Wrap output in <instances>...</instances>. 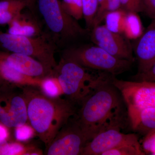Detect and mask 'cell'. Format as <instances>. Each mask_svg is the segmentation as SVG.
Segmentation results:
<instances>
[{"label": "cell", "instance_id": "obj_7", "mask_svg": "<svg viewBox=\"0 0 155 155\" xmlns=\"http://www.w3.org/2000/svg\"><path fill=\"white\" fill-rule=\"evenodd\" d=\"M88 140L76 120L67 122L47 146V155H81Z\"/></svg>", "mask_w": 155, "mask_h": 155}, {"label": "cell", "instance_id": "obj_13", "mask_svg": "<svg viewBox=\"0 0 155 155\" xmlns=\"http://www.w3.org/2000/svg\"><path fill=\"white\" fill-rule=\"evenodd\" d=\"M149 28L139 38L135 54L138 73L146 72L155 62V19Z\"/></svg>", "mask_w": 155, "mask_h": 155}, {"label": "cell", "instance_id": "obj_24", "mask_svg": "<svg viewBox=\"0 0 155 155\" xmlns=\"http://www.w3.org/2000/svg\"><path fill=\"white\" fill-rule=\"evenodd\" d=\"M15 137L19 141H24L30 139L36 134L35 130L27 123L15 127Z\"/></svg>", "mask_w": 155, "mask_h": 155}, {"label": "cell", "instance_id": "obj_22", "mask_svg": "<svg viewBox=\"0 0 155 155\" xmlns=\"http://www.w3.org/2000/svg\"><path fill=\"white\" fill-rule=\"evenodd\" d=\"M83 17L86 23L87 29L91 30L98 8L97 0H82Z\"/></svg>", "mask_w": 155, "mask_h": 155}, {"label": "cell", "instance_id": "obj_18", "mask_svg": "<svg viewBox=\"0 0 155 155\" xmlns=\"http://www.w3.org/2000/svg\"><path fill=\"white\" fill-rule=\"evenodd\" d=\"M127 13V11L120 8L109 12L105 17V26L113 32L122 34Z\"/></svg>", "mask_w": 155, "mask_h": 155}, {"label": "cell", "instance_id": "obj_26", "mask_svg": "<svg viewBox=\"0 0 155 155\" xmlns=\"http://www.w3.org/2000/svg\"><path fill=\"white\" fill-rule=\"evenodd\" d=\"M16 142L9 143L7 140L0 139V155H15Z\"/></svg>", "mask_w": 155, "mask_h": 155}, {"label": "cell", "instance_id": "obj_11", "mask_svg": "<svg viewBox=\"0 0 155 155\" xmlns=\"http://www.w3.org/2000/svg\"><path fill=\"white\" fill-rule=\"evenodd\" d=\"M91 30V39L96 45L116 58L134 61L131 45L125 36L111 31L105 25H97Z\"/></svg>", "mask_w": 155, "mask_h": 155}, {"label": "cell", "instance_id": "obj_10", "mask_svg": "<svg viewBox=\"0 0 155 155\" xmlns=\"http://www.w3.org/2000/svg\"><path fill=\"white\" fill-rule=\"evenodd\" d=\"M121 126H113L97 134L87 142L81 155H102L107 151L124 145H140L136 134L122 133Z\"/></svg>", "mask_w": 155, "mask_h": 155}, {"label": "cell", "instance_id": "obj_15", "mask_svg": "<svg viewBox=\"0 0 155 155\" xmlns=\"http://www.w3.org/2000/svg\"><path fill=\"white\" fill-rule=\"evenodd\" d=\"M8 33L21 36L37 37L42 35L37 20L31 14L22 12L8 24Z\"/></svg>", "mask_w": 155, "mask_h": 155}, {"label": "cell", "instance_id": "obj_23", "mask_svg": "<svg viewBox=\"0 0 155 155\" xmlns=\"http://www.w3.org/2000/svg\"><path fill=\"white\" fill-rule=\"evenodd\" d=\"M140 145L126 144L115 148L103 153L102 155H144Z\"/></svg>", "mask_w": 155, "mask_h": 155}, {"label": "cell", "instance_id": "obj_32", "mask_svg": "<svg viewBox=\"0 0 155 155\" xmlns=\"http://www.w3.org/2000/svg\"><path fill=\"white\" fill-rule=\"evenodd\" d=\"M8 128L5 125L0 123V139L7 140L9 135Z\"/></svg>", "mask_w": 155, "mask_h": 155}, {"label": "cell", "instance_id": "obj_31", "mask_svg": "<svg viewBox=\"0 0 155 155\" xmlns=\"http://www.w3.org/2000/svg\"><path fill=\"white\" fill-rule=\"evenodd\" d=\"M136 13L143 11L142 0H131Z\"/></svg>", "mask_w": 155, "mask_h": 155}, {"label": "cell", "instance_id": "obj_8", "mask_svg": "<svg viewBox=\"0 0 155 155\" xmlns=\"http://www.w3.org/2000/svg\"><path fill=\"white\" fill-rule=\"evenodd\" d=\"M111 83L120 91L127 108L155 107V82L120 80L114 76Z\"/></svg>", "mask_w": 155, "mask_h": 155}, {"label": "cell", "instance_id": "obj_12", "mask_svg": "<svg viewBox=\"0 0 155 155\" xmlns=\"http://www.w3.org/2000/svg\"><path fill=\"white\" fill-rule=\"evenodd\" d=\"M1 53L11 67L23 75L43 79L52 74V70L32 57L19 53H9L1 51Z\"/></svg>", "mask_w": 155, "mask_h": 155}, {"label": "cell", "instance_id": "obj_28", "mask_svg": "<svg viewBox=\"0 0 155 155\" xmlns=\"http://www.w3.org/2000/svg\"><path fill=\"white\" fill-rule=\"evenodd\" d=\"M21 12L0 11V25H8L13 19Z\"/></svg>", "mask_w": 155, "mask_h": 155}, {"label": "cell", "instance_id": "obj_6", "mask_svg": "<svg viewBox=\"0 0 155 155\" xmlns=\"http://www.w3.org/2000/svg\"><path fill=\"white\" fill-rule=\"evenodd\" d=\"M63 58L84 68L107 72L114 76L129 70L132 63L116 58L96 45L68 49L64 51Z\"/></svg>", "mask_w": 155, "mask_h": 155}, {"label": "cell", "instance_id": "obj_5", "mask_svg": "<svg viewBox=\"0 0 155 155\" xmlns=\"http://www.w3.org/2000/svg\"><path fill=\"white\" fill-rule=\"evenodd\" d=\"M37 8L48 29L58 40H73L88 31L66 13L61 0H37Z\"/></svg>", "mask_w": 155, "mask_h": 155}, {"label": "cell", "instance_id": "obj_4", "mask_svg": "<svg viewBox=\"0 0 155 155\" xmlns=\"http://www.w3.org/2000/svg\"><path fill=\"white\" fill-rule=\"evenodd\" d=\"M0 45L11 52L32 57L52 71L58 65L55 58V42L45 35L31 37L0 31Z\"/></svg>", "mask_w": 155, "mask_h": 155}, {"label": "cell", "instance_id": "obj_30", "mask_svg": "<svg viewBox=\"0 0 155 155\" xmlns=\"http://www.w3.org/2000/svg\"><path fill=\"white\" fill-rule=\"evenodd\" d=\"M121 7L127 12L136 13L135 9L131 0H120Z\"/></svg>", "mask_w": 155, "mask_h": 155}, {"label": "cell", "instance_id": "obj_3", "mask_svg": "<svg viewBox=\"0 0 155 155\" xmlns=\"http://www.w3.org/2000/svg\"><path fill=\"white\" fill-rule=\"evenodd\" d=\"M84 68L73 61L62 58L53 70L63 94L72 102L81 104L100 87L111 82L114 75L107 72Z\"/></svg>", "mask_w": 155, "mask_h": 155}, {"label": "cell", "instance_id": "obj_14", "mask_svg": "<svg viewBox=\"0 0 155 155\" xmlns=\"http://www.w3.org/2000/svg\"><path fill=\"white\" fill-rule=\"evenodd\" d=\"M127 109L130 125L134 131L146 135L155 130V107Z\"/></svg>", "mask_w": 155, "mask_h": 155}, {"label": "cell", "instance_id": "obj_16", "mask_svg": "<svg viewBox=\"0 0 155 155\" xmlns=\"http://www.w3.org/2000/svg\"><path fill=\"white\" fill-rule=\"evenodd\" d=\"M0 77L7 83L15 87L31 86L39 87L43 79L34 78L23 75L5 61L0 51Z\"/></svg>", "mask_w": 155, "mask_h": 155}, {"label": "cell", "instance_id": "obj_20", "mask_svg": "<svg viewBox=\"0 0 155 155\" xmlns=\"http://www.w3.org/2000/svg\"><path fill=\"white\" fill-rule=\"evenodd\" d=\"M120 0H107L105 4L101 7H98L94 17L92 28L99 25L104 19L107 14L120 8Z\"/></svg>", "mask_w": 155, "mask_h": 155}, {"label": "cell", "instance_id": "obj_27", "mask_svg": "<svg viewBox=\"0 0 155 155\" xmlns=\"http://www.w3.org/2000/svg\"><path fill=\"white\" fill-rule=\"evenodd\" d=\"M134 77L136 81L155 82V62L146 72L138 73Z\"/></svg>", "mask_w": 155, "mask_h": 155}, {"label": "cell", "instance_id": "obj_2", "mask_svg": "<svg viewBox=\"0 0 155 155\" xmlns=\"http://www.w3.org/2000/svg\"><path fill=\"white\" fill-rule=\"evenodd\" d=\"M81 104L75 120L88 142L104 130L122 125L121 100L111 81L100 87Z\"/></svg>", "mask_w": 155, "mask_h": 155}, {"label": "cell", "instance_id": "obj_21", "mask_svg": "<svg viewBox=\"0 0 155 155\" xmlns=\"http://www.w3.org/2000/svg\"><path fill=\"white\" fill-rule=\"evenodd\" d=\"M64 11L69 16L78 20L83 17L82 0H61Z\"/></svg>", "mask_w": 155, "mask_h": 155}, {"label": "cell", "instance_id": "obj_9", "mask_svg": "<svg viewBox=\"0 0 155 155\" xmlns=\"http://www.w3.org/2000/svg\"><path fill=\"white\" fill-rule=\"evenodd\" d=\"M10 85L0 90V123L8 128H15L28 122L27 107L22 94Z\"/></svg>", "mask_w": 155, "mask_h": 155}, {"label": "cell", "instance_id": "obj_17", "mask_svg": "<svg viewBox=\"0 0 155 155\" xmlns=\"http://www.w3.org/2000/svg\"><path fill=\"white\" fill-rule=\"evenodd\" d=\"M142 25L137 13L127 12L123 34L128 39L139 38L143 34Z\"/></svg>", "mask_w": 155, "mask_h": 155}, {"label": "cell", "instance_id": "obj_19", "mask_svg": "<svg viewBox=\"0 0 155 155\" xmlns=\"http://www.w3.org/2000/svg\"><path fill=\"white\" fill-rule=\"evenodd\" d=\"M39 88L45 95L51 97L64 94L57 78L52 75L44 78Z\"/></svg>", "mask_w": 155, "mask_h": 155}, {"label": "cell", "instance_id": "obj_25", "mask_svg": "<svg viewBox=\"0 0 155 155\" xmlns=\"http://www.w3.org/2000/svg\"><path fill=\"white\" fill-rule=\"evenodd\" d=\"M142 147L145 153L155 155V130L145 135Z\"/></svg>", "mask_w": 155, "mask_h": 155}, {"label": "cell", "instance_id": "obj_34", "mask_svg": "<svg viewBox=\"0 0 155 155\" xmlns=\"http://www.w3.org/2000/svg\"><path fill=\"white\" fill-rule=\"evenodd\" d=\"M28 1H30V2H31V0H28Z\"/></svg>", "mask_w": 155, "mask_h": 155}, {"label": "cell", "instance_id": "obj_1", "mask_svg": "<svg viewBox=\"0 0 155 155\" xmlns=\"http://www.w3.org/2000/svg\"><path fill=\"white\" fill-rule=\"evenodd\" d=\"M38 87H22V94L27 107L28 122L46 147L75 116V103L60 97L47 96Z\"/></svg>", "mask_w": 155, "mask_h": 155}, {"label": "cell", "instance_id": "obj_29", "mask_svg": "<svg viewBox=\"0 0 155 155\" xmlns=\"http://www.w3.org/2000/svg\"><path fill=\"white\" fill-rule=\"evenodd\" d=\"M143 11L153 19H155V0H142Z\"/></svg>", "mask_w": 155, "mask_h": 155}, {"label": "cell", "instance_id": "obj_33", "mask_svg": "<svg viewBox=\"0 0 155 155\" xmlns=\"http://www.w3.org/2000/svg\"><path fill=\"white\" fill-rule=\"evenodd\" d=\"M9 85H12L6 82L5 81L3 80V79H2V78L0 77V90H1V89L3 88V87L9 86Z\"/></svg>", "mask_w": 155, "mask_h": 155}]
</instances>
